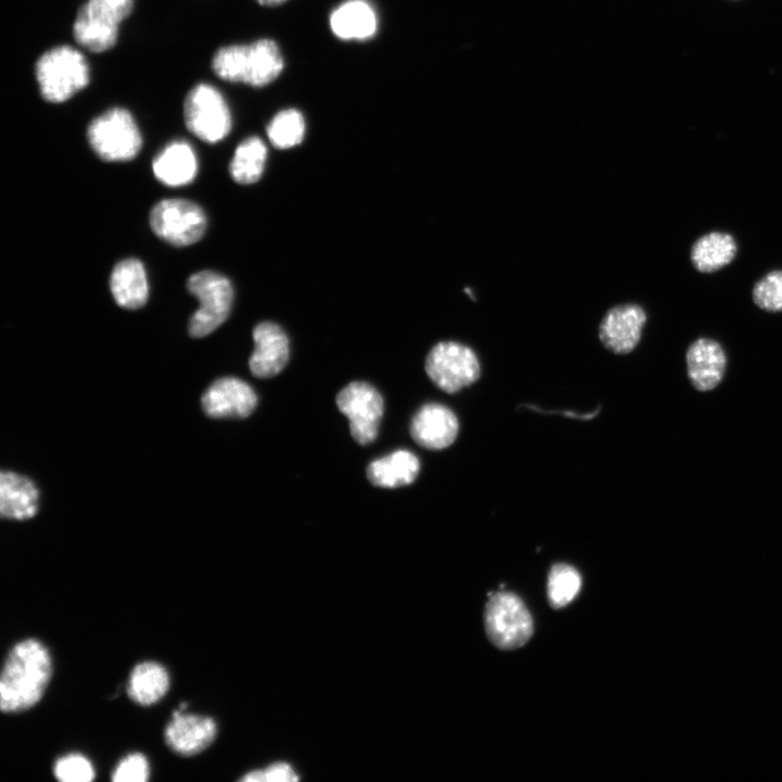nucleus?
<instances>
[{
    "instance_id": "16",
    "label": "nucleus",
    "mask_w": 782,
    "mask_h": 782,
    "mask_svg": "<svg viewBox=\"0 0 782 782\" xmlns=\"http://www.w3.org/2000/svg\"><path fill=\"white\" fill-rule=\"evenodd\" d=\"M254 351L249 360L251 373L257 378L279 374L289 358V340L280 326L260 323L253 330Z\"/></svg>"
},
{
    "instance_id": "26",
    "label": "nucleus",
    "mask_w": 782,
    "mask_h": 782,
    "mask_svg": "<svg viewBox=\"0 0 782 782\" xmlns=\"http://www.w3.org/2000/svg\"><path fill=\"white\" fill-rule=\"evenodd\" d=\"M581 577L578 570L568 564L554 565L547 578V598L554 609L568 605L579 593Z\"/></svg>"
},
{
    "instance_id": "32",
    "label": "nucleus",
    "mask_w": 782,
    "mask_h": 782,
    "mask_svg": "<svg viewBox=\"0 0 782 782\" xmlns=\"http://www.w3.org/2000/svg\"><path fill=\"white\" fill-rule=\"evenodd\" d=\"M256 1L262 5L275 7V5H279L283 2H286L287 0H256Z\"/></svg>"
},
{
    "instance_id": "14",
    "label": "nucleus",
    "mask_w": 782,
    "mask_h": 782,
    "mask_svg": "<svg viewBox=\"0 0 782 782\" xmlns=\"http://www.w3.org/2000/svg\"><path fill=\"white\" fill-rule=\"evenodd\" d=\"M646 321L645 311L638 304L613 307L600 326V339L608 350L626 354L634 350L641 340Z\"/></svg>"
},
{
    "instance_id": "1",
    "label": "nucleus",
    "mask_w": 782,
    "mask_h": 782,
    "mask_svg": "<svg viewBox=\"0 0 782 782\" xmlns=\"http://www.w3.org/2000/svg\"><path fill=\"white\" fill-rule=\"evenodd\" d=\"M52 671L51 654L41 641L28 638L15 643L1 671V710L18 714L34 707L42 698Z\"/></svg>"
},
{
    "instance_id": "29",
    "label": "nucleus",
    "mask_w": 782,
    "mask_h": 782,
    "mask_svg": "<svg viewBox=\"0 0 782 782\" xmlns=\"http://www.w3.org/2000/svg\"><path fill=\"white\" fill-rule=\"evenodd\" d=\"M753 300L761 310L782 311V269L772 270L756 282Z\"/></svg>"
},
{
    "instance_id": "18",
    "label": "nucleus",
    "mask_w": 782,
    "mask_h": 782,
    "mask_svg": "<svg viewBox=\"0 0 782 782\" xmlns=\"http://www.w3.org/2000/svg\"><path fill=\"white\" fill-rule=\"evenodd\" d=\"M152 169L155 178L168 187L191 182L198 173V161L192 147L184 140L168 143L154 157Z\"/></svg>"
},
{
    "instance_id": "27",
    "label": "nucleus",
    "mask_w": 782,
    "mask_h": 782,
    "mask_svg": "<svg viewBox=\"0 0 782 782\" xmlns=\"http://www.w3.org/2000/svg\"><path fill=\"white\" fill-rule=\"evenodd\" d=\"M304 117L295 109L278 112L267 126V136L270 142L280 149L299 144L304 137Z\"/></svg>"
},
{
    "instance_id": "19",
    "label": "nucleus",
    "mask_w": 782,
    "mask_h": 782,
    "mask_svg": "<svg viewBox=\"0 0 782 782\" xmlns=\"http://www.w3.org/2000/svg\"><path fill=\"white\" fill-rule=\"evenodd\" d=\"M110 289L115 302L124 308L142 307L149 294V286L143 264L138 258L118 262L110 276Z\"/></svg>"
},
{
    "instance_id": "22",
    "label": "nucleus",
    "mask_w": 782,
    "mask_h": 782,
    "mask_svg": "<svg viewBox=\"0 0 782 782\" xmlns=\"http://www.w3.org/2000/svg\"><path fill=\"white\" fill-rule=\"evenodd\" d=\"M419 461L412 452L398 450L371 462L366 470L371 484L398 488L411 484L419 472Z\"/></svg>"
},
{
    "instance_id": "23",
    "label": "nucleus",
    "mask_w": 782,
    "mask_h": 782,
    "mask_svg": "<svg viewBox=\"0 0 782 782\" xmlns=\"http://www.w3.org/2000/svg\"><path fill=\"white\" fill-rule=\"evenodd\" d=\"M169 684L167 669L157 661L146 660L133 668L127 682V694L134 703L151 706L165 696Z\"/></svg>"
},
{
    "instance_id": "5",
    "label": "nucleus",
    "mask_w": 782,
    "mask_h": 782,
    "mask_svg": "<svg viewBox=\"0 0 782 782\" xmlns=\"http://www.w3.org/2000/svg\"><path fill=\"white\" fill-rule=\"evenodd\" d=\"M187 289L200 302L190 318L189 333L193 338L205 337L227 319L234 302L232 285L219 273L201 270L188 278Z\"/></svg>"
},
{
    "instance_id": "31",
    "label": "nucleus",
    "mask_w": 782,
    "mask_h": 782,
    "mask_svg": "<svg viewBox=\"0 0 782 782\" xmlns=\"http://www.w3.org/2000/svg\"><path fill=\"white\" fill-rule=\"evenodd\" d=\"M298 780V774L287 762H276L264 769L252 770L240 779V781L244 782H290Z\"/></svg>"
},
{
    "instance_id": "4",
    "label": "nucleus",
    "mask_w": 782,
    "mask_h": 782,
    "mask_svg": "<svg viewBox=\"0 0 782 782\" xmlns=\"http://www.w3.org/2000/svg\"><path fill=\"white\" fill-rule=\"evenodd\" d=\"M87 138L93 152L105 162L130 161L142 144L131 113L123 108H112L93 118Z\"/></svg>"
},
{
    "instance_id": "13",
    "label": "nucleus",
    "mask_w": 782,
    "mask_h": 782,
    "mask_svg": "<svg viewBox=\"0 0 782 782\" xmlns=\"http://www.w3.org/2000/svg\"><path fill=\"white\" fill-rule=\"evenodd\" d=\"M201 403L210 417L244 418L256 407L257 396L245 381L235 377H224L207 388Z\"/></svg>"
},
{
    "instance_id": "24",
    "label": "nucleus",
    "mask_w": 782,
    "mask_h": 782,
    "mask_svg": "<svg viewBox=\"0 0 782 782\" xmlns=\"http://www.w3.org/2000/svg\"><path fill=\"white\" fill-rule=\"evenodd\" d=\"M737 251L730 234L712 231L698 238L691 249V261L702 273H711L728 265Z\"/></svg>"
},
{
    "instance_id": "20",
    "label": "nucleus",
    "mask_w": 782,
    "mask_h": 782,
    "mask_svg": "<svg viewBox=\"0 0 782 782\" xmlns=\"http://www.w3.org/2000/svg\"><path fill=\"white\" fill-rule=\"evenodd\" d=\"M38 490L26 477L12 471L0 475V514L2 518L25 520L37 513Z\"/></svg>"
},
{
    "instance_id": "8",
    "label": "nucleus",
    "mask_w": 782,
    "mask_h": 782,
    "mask_svg": "<svg viewBox=\"0 0 782 782\" xmlns=\"http://www.w3.org/2000/svg\"><path fill=\"white\" fill-rule=\"evenodd\" d=\"M150 226L163 241L174 247L198 242L206 229V215L197 203L185 199H165L150 212Z\"/></svg>"
},
{
    "instance_id": "6",
    "label": "nucleus",
    "mask_w": 782,
    "mask_h": 782,
    "mask_svg": "<svg viewBox=\"0 0 782 782\" xmlns=\"http://www.w3.org/2000/svg\"><path fill=\"white\" fill-rule=\"evenodd\" d=\"M483 620L489 640L501 649L518 648L533 633L532 617L526 604L510 592L501 591L490 595Z\"/></svg>"
},
{
    "instance_id": "25",
    "label": "nucleus",
    "mask_w": 782,
    "mask_h": 782,
    "mask_svg": "<svg viewBox=\"0 0 782 782\" xmlns=\"http://www.w3.org/2000/svg\"><path fill=\"white\" fill-rule=\"evenodd\" d=\"M267 156L265 143L258 137H249L236 149L229 164V173L235 181L242 185L253 184L263 174Z\"/></svg>"
},
{
    "instance_id": "30",
    "label": "nucleus",
    "mask_w": 782,
    "mask_h": 782,
    "mask_svg": "<svg viewBox=\"0 0 782 782\" xmlns=\"http://www.w3.org/2000/svg\"><path fill=\"white\" fill-rule=\"evenodd\" d=\"M150 777V765L147 757L139 753H130L123 757L112 771L114 782H146Z\"/></svg>"
},
{
    "instance_id": "21",
    "label": "nucleus",
    "mask_w": 782,
    "mask_h": 782,
    "mask_svg": "<svg viewBox=\"0 0 782 782\" xmlns=\"http://www.w3.org/2000/svg\"><path fill=\"white\" fill-rule=\"evenodd\" d=\"M332 33L343 40H365L377 30V15L365 0H349L332 11L329 18Z\"/></svg>"
},
{
    "instance_id": "12",
    "label": "nucleus",
    "mask_w": 782,
    "mask_h": 782,
    "mask_svg": "<svg viewBox=\"0 0 782 782\" xmlns=\"http://www.w3.org/2000/svg\"><path fill=\"white\" fill-rule=\"evenodd\" d=\"M216 721L205 715L174 710L164 730L166 745L180 756H193L206 749L216 739Z\"/></svg>"
},
{
    "instance_id": "11",
    "label": "nucleus",
    "mask_w": 782,
    "mask_h": 782,
    "mask_svg": "<svg viewBox=\"0 0 782 782\" xmlns=\"http://www.w3.org/2000/svg\"><path fill=\"white\" fill-rule=\"evenodd\" d=\"M336 403L350 421L351 434L360 444L373 442L383 415V400L371 384L354 381L337 395Z\"/></svg>"
},
{
    "instance_id": "10",
    "label": "nucleus",
    "mask_w": 782,
    "mask_h": 782,
    "mask_svg": "<svg viewBox=\"0 0 782 782\" xmlns=\"http://www.w3.org/2000/svg\"><path fill=\"white\" fill-rule=\"evenodd\" d=\"M425 369L432 382L447 393L468 387L480 376L476 353L454 341L436 344L427 355Z\"/></svg>"
},
{
    "instance_id": "15",
    "label": "nucleus",
    "mask_w": 782,
    "mask_h": 782,
    "mask_svg": "<svg viewBox=\"0 0 782 782\" xmlns=\"http://www.w3.org/2000/svg\"><path fill=\"white\" fill-rule=\"evenodd\" d=\"M409 430L418 445L429 450H442L455 441L458 420L449 407L428 403L414 415Z\"/></svg>"
},
{
    "instance_id": "2",
    "label": "nucleus",
    "mask_w": 782,
    "mask_h": 782,
    "mask_svg": "<svg viewBox=\"0 0 782 782\" xmlns=\"http://www.w3.org/2000/svg\"><path fill=\"white\" fill-rule=\"evenodd\" d=\"M212 68L224 80L263 87L279 76L283 59L277 43L265 38L219 48L212 59Z\"/></svg>"
},
{
    "instance_id": "28",
    "label": "nucleus",
    "mask_w": 782,
    "mask_h": 782,
    "mask_svg": "<svg viewBox=\"0 0 782 782\" xmlns=\"http://www.w3.org/2000/svg\"><path fill=\"white\" fill-rule=\"evenodd\" d=\"M53 774L61 782H90L94 779L96 771L88 757L70 753L55 760Z\"/></svg>"
},
{
    "instance_id": "17",
    "label": "nucleus",
    "mask_w": 782,
    "mask_h": 782,
    "mask_svg": "<svg viewBox=\"0 0 782 782\" xmlns=\"http://www.w3.org/2000/svg\"><path fill=\"white\" fill-rule=\"evenodd\" d=\"M686 369L690 381L698 391H709L722 380L727 356L715 340L699 338L686 351Z\"/></svg>"
},
{
    "instance_id": "9",
    "label": "nucleus",
    "mask_w": 782,
    "mask_h": 782,
    "mask_svg": "<svg viewBox=\"0 0 782 782\" xmlns=\"http://www.w3.org/2000/svg\"><path fill=\"white\" fill-rule=\"evenodd\" d=\"M185 123L201 140L215 143L231 129V115L222 93L209 84H198L187 93L184 103Z\"/></svg>"
},
{
    "instance_id": "3",
    "label": "nucleus",
    "mask_w": 782,
    "mask_h": 782,
    "mask_svg": "<svg viewBox=\"0 0 782 782\" xmlns=\"http://www.w3.org/2000/svg\"><path fill=\"white\" fill-rule=\"evenodd\" d=\"M35 74L41 97L52 103L68 100L89 83L85 56L65 45L42 53L36 62Z\"/></svg>"
},
{
    "instance_id": "7",
    "label": "nucleus",
    "mask_w": 782,
    "mask_h": 782,
    "mask_svg": "<svg viewBox=\"0 0 782 782\" xmlns=\"http://www.w3.org/2000/svg\"><path fill=\"white\" fill-rule=\"evenodd\" d=\"M133 4L134 0H87L73 24L74 39L92 52L111 49L116 42L118 25L130 14Z\"/></svg>"
}]
</instances>
